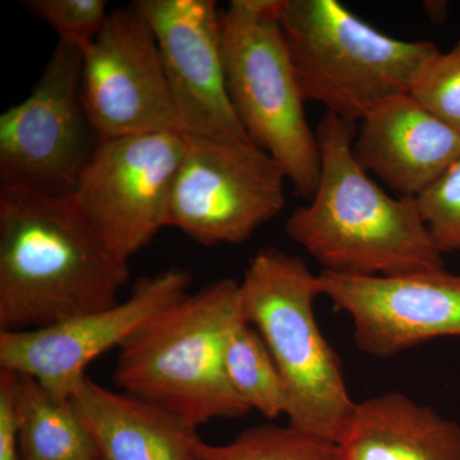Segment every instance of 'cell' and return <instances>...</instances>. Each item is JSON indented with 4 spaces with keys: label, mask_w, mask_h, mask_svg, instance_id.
I'll list each match as a JSON object with an SVG mask.
<instances>
[{
    "label": "cell",
    "mask_w": 460,
    "mask_h": 460,
    "mask_svg": "<svg viewBox=\"0 0 460 460\" xmlns=\"http://www.w3.org/2000/svg\"><path fill=\"white\" fill-rule=\"evenodd\" d=\"M22 4L47 22L60 42L81 51L95 40L109 17L105 0H26Z\"/></svg>",
    "instance_id": "obj_21"
},
{
    "label": "cell",
    "mask_w": 460,
    "mask_h": 460,
    "mask_svg": "<svg viewBox=\"0 0 460 460\" xmlns=\"http://www.w3.org/2000/svg\"><path fill=\"white\" fill-rule=\"evenodd\" d=\"M356 123L325 113L317 126L320 177L313 198L288 219V235L323 271L398 277L444 269L416 199L378 187L353 153Z\"/></svg>",
    "instance_id": "obj_2"
},
{
    "label": "cell",
    "mask_w": 460,
    "mask_h": 460,
    "mask_svg": "<svg viewBox=\"0 0 460 460\" xmlns=\"http://www.w3.org/2000/svg\"><path fill=\"white\" fill-rule=\"evenodd\" d=\"M81 91L99 141L181 132L155 33L133 4L109 13L83 51Z\"/></svg>",
    "instance_id": "obj_10"
},
{
    "label": "cell",
    "mask_w": 460,
    "mask_h": 460,
    "mask_svg": "<svg viewBox=\"0 0 460 460\" xmlns=\"http://www.w3.org/2000/svg\"><path fill=\"white\" fill-rule=\"evenodd\" d=\"M184 137L168 226L204 246L242 244L283 211L286 172L255 142Z\"/></svg>",
    "instance_id": "obj_7"
},
{
    "label": "cell",
    "mask_w": 460,
    "mask_h": 460,
    "mask_svg": "<svg viewBox=\"0 0 460 460\" xmlns=\"http://www.w3.org/2000/svg\"><path fill=\"white\" fill-rule=\"evenodd\" d=\"M416 202L438 251L460 252V157Z\"/></svg>",
    "instance_id": "obj_22"
},
{
    "label": "cell",
    "mask_w": 460,
    "mask_h": 460,
    "mask_svg": "<svg viewBox=\"0 0 460 460\" xmlns=\"http://www.w3.org/2000/svg\"><path fill=\"white\" fill-rule=\"evenodd\" d=\"M280 0H232L222 11L226 90L239 122L281 166L296 193L313 198L320 148L279 22Z\"/></svg>",
    "instance_id": "obj_6"
},
{
    "label": "cell",
    "mask_w": 460,
    "mask_h": 460,
    "mask_svg": "<svg viewBox=\"0 0 460 460\" xmlns=\"http://www.w3.org/2000/svg\"><path fill=\"white\" fill-rule=\"evenodd\" d=\"M189 271L172 268L144 278L126 301L27 332H0V368L35 378L58 398L71 399L100 356L122 348L150 321L189 295Z\"/></svg>",
    "instance_id": "obj_11"
},
{
    "label": "cell",
    "mask_w": 460,
    "mask_h": 460,
    "mask_svg": "<svg viewBox=\"0 0 460 460\" xmlns=\"http://www.w3.org/2000/svg\"><path fill=\"white\" fill-rule=\"evenodd\" d=\"M186 137L177 131L99 141L71 199L120 259L129 261L168 226Z\"/></svg>",
    "instance_id": "obj_9"
},
{
    "label": "cell",
    "mask_w": 460,
    "mask_h": 460,
    "mask_svg": "<svg viewBox=\"0 0 460 460\" xmlns=\"http://www.w3.org/2000/svg\"><path fill=\"white\" fill-rule=\"evenodd\" d=\"M410 93L460 135V40L452 50L438 51L429 60Z\"/></svg>",
    "instance_id": "obj_20"
},
{
    "label": "cell",
    "mask_w": 460,
    "mask_h": 460,
    "mask_svg": "<svg viewBox=\"0 0 460 460\" xmlns=\"http://www.w3.org/2000/svg\"><path fill=\"white\" fill-rule=\"evenodd\" d=\"M239 295L244 320L260 332L280 372L288 425L341 444L357 402L314 314L319 275L301 257L263 248L248 263Z\"/></svg>",
    "instance_id": "obj_4"
},
{
    "label": "cell",
    "mask_w": 460,
    "mask_h": 460,
    "mask_svg": "<svg viewBox=\"0 0 460 460\" xmlns=\"http://www.w3.org/2000/svg\"><path fill=\"white\" fill-rule=\"evenodd\" d=\"M345 460H460V425L399 392L357 402Z\"/></svg>",
    "instance_id": "obj_16"
},
{
    "label": "cell",
    "mask_w": 460,
    "mask_h": 460,
    "mask_svg": "<svg viewBox=\"0 0 460 460\" xmlns=\"http://www.w3.org/2000/svg\"><path fill=\"white\" fill-rule=\"evenodd\" d=\"M353 153L366 172L416 199L459 159L460 135L405 93L359 122Z\"/></svg>",
    "instance_id": "obj_14"
},
{
    "label": "cell",
    "mask_w": 460,
    "mask_h": 460,
    "mask_svg": "<svg viewBox=\"0 0 460 460\" xmlns=\"http://www.w3.org/2000/svg\"><path fill=\"white\" fill-rule=\"evenodd\" d=\"M239 281L222 279L187 295L119 349L114 380L123 393L163 408L198 429L241 419L248 408L233 392L224 357L244 323Z\"/></svg>",
    "instance_id": "obj_3"
},
{
    "label": "cell",
    "mask_w": 460,
    "mask_h": 460,
    "mask_svg": "<svg viewBox=\"0 0 460 460\" xmlns=\"http://www.w3.org/2000/svg\"><path fill=\"white\" fill-rule=\"evenodd\" d=\"M99 460H190L195 429L172 413L84 377L71 395Z\"/></svg>",
    "instance_id": "obj_15"
},
{
    "label": "cell",
    "mask_w": 460,
    "mask_h": 460,
    "mask_svg": "<svg viewBox=\"0 0 460 460\" xmlns=\"http://www.w3.org/2000/svg\"><path fill=\"white\" fill-rule=\"evenodd\" d=\"M20 460H99L71 399L58 398L35 378L14 374Z\"/></svg>",
    "instance_id": "obj_17"
},
{
    "label": "cell",
    "mask_w": 460,
    "mask_h": 460,
    "mask_svg": "<svg viewBox=\"0 0 460 460\" xmlns=\"http://www.w3.org/2000/svg\"><path fill=\"white\" fill-rule=\"evenodd\" d=\"M224 366L229 385L248 410L259 411L269 420L286 414L280 372L261 335L246 321L230 335Z\"/></svg>",
    "instance_id": "obj_18"
},
{
    "label": "cell",
    "mask_w": 460,
    "mask_h": 460,
    "mask_svg": "<svg viewBox=\"0 0 460 460\" xmlns=\"http://www.w3.org/2000/svg\"><path fill=\"white\" fill-rule=\"evenodd\" d=\"M131 278L71 196L0 187V332L48 328L119 302Z\"/></svg>",
    "instance_id": "obj_1"
},
{
    "label": "cell",
    "mask_w": 460,
    "mask_h": 460,
    "mask_svg": "<svg viewBox=\"0 0 460 460\" xmlns=\"http://www.w3.org/2000/svg\"><path fill=\"white\" fill-rule=\"evenodd\" d=\"M0 460H20L14 413V374L0 371Z\"/></svg>",
    "instance_id": "obj_23"
},
{
    "label": "cell",
    "mask_w": 460,
    "mask_h": 460,
    "mask_svg": "<svg viewBox=\"0 0 460 460\" xmlns=\"http://www.w3.org/2000/svg\"><path fill=\"white\" fill-rule=\"evenodd\" d=\"M81 83L83 51L58 41L31 93L0 115V187L71 195L99 145Z\"/></svg>",
    "instance_id": "obj_8"
},
{
    "label": "cell",
    "mask_w": 460,
    "mask_h": 460,
    "mask_svg": "<svg viewBox=\"0 0 460 460\" xmlns=\"http://www.w3.org/2000/svg\"><path fill=\"white\" fill-rule=\"evenodd\" d=\"M279 22L305 102L352 123L410 93L440 51L378 31L338 0H280Z\"/></svg>",
    "instance_id": "obj_5"
},
{
    "label": "cell",
    "mask_w": 460,
    "mask_h": 460,
    "mask_svg": "<svg viewBox=\"0 0 460 460\" xmlns=\"http://www.w3.org/2000/svg\"><path fill=\"white\" fill-rule=\"evenodd\" d=\"M190 460H193V459H190Z\"/></svg>",
    "instance_id": "obj_24"
},
{
    "label": "cell",
    "mask_w": 460,
    "mask_h": 460,
    "mask_svg": "<svg viewBox=\"0 0 460 460\" xmlns=\"http://www.w3.org/2000/svg\"><path fill=\"white\" fill-rule=\"evenodd\" d=\"M155 33L180 131L192 137L251 140L224 71L222 11L214 0H136Z\"/></svg>",
    "instance_id": "obj_13"
},
{
    "label": "cell",
    "mask_w": 460,
    "mask_h": 460,
    "mask_svg": "<svg viewBox=\"0 0 460 460\" xmlns=\"http://www.w3.org/2000/svg\"><path fill=\"white\" fill-rule=\"evenodd\" d=\"M190 456L193 460H345L341 445L290 425L253 426L223 445L198 436Z\"/></svg>",
    "instance_id": "obj_19"
},
{
    "label": "cell",
    "mask_w": 460,
    "mask_h": 460,
    "mask_svg": "<svg viewBox=\"0 0 460 460\" xmlns=\"http://www.w3.org/2000/svg\"><path fill=\"white\" fill-rule=\"evenodd\" d=\"M326 296L353 323L363 353L389 358L441 337H460V275L444 269L398 277L321 271Z\"/></svg>",
    "instance_id": "obj_12"
}]
</instances>
